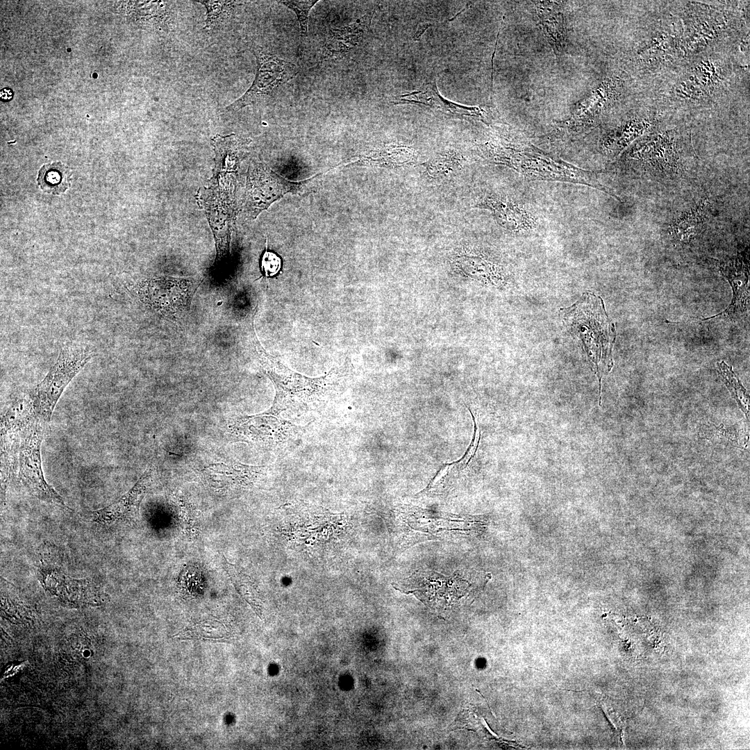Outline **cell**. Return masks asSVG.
<instances>
[{
  "label": "cell",
  "mask_w": 750,
  "mask_h": 750,
  "mask_svg": "<svg viewBox=\"0 0 750 750\" xmlns=\"http://www.w3.org/2000/svg\"><path fill=\"white\" fill-rule=\"evenodd\" d=\"M290 424L269 410L255 415L238 418L231 427L238 434L252 440H282L283 430Z\"/></svg>",
  "instance_id": "obj_15"
},
{
  "label": "cell",
  "mask_w": 750,
  "mask_h": 750,
  "mask_svg": "<svg viewBox=\"0 0 750 750\" xmlns=\"http://www.w3.org/2000/svg\"><path fill=\"white\" fill-rule=\"evenodd\" d=\"M153 481V469L147 468L136 483L119 499L109 506L92 512V519L100 524L131 522L138 517L142 499Z\"/></svg>",
  "instance_id": "obj_10"
},
{
  "label": "cell",
  "mask_w": 750,
  "mask_h": 750,
  "mask_svg": "<svg viewBox=\"0 0 750 750\" xmlns=\"http://www.w3.org/2000/svg\"><path fill=\"white\" fill-rule=\"evenodd\" d=\"M476 207L490 210L502 227L512 231H528L536 225L535 217L524 206L506 197L490 194Z\"/></svg>",
  "instance_id": "obj_12"
},
{
  "label": "cell",
  "mask_w": 750,
  "mask_h": 750,
  "mask_svg": "<svg viewBox=\"0 0 750 750\" xmlns=\"http://www.w3.org/2000/svg\"><path fill=\"white\" fill-rule=\"evenodd\" d=\"M228 635L226 626L216 620L202 621L189 626L176 635L181 639L222 640Z\"/></svg>",
  "instance_id": "obj_20"
},
{
  "label": "cell",
  "mask_w": 750,
  "mask_h": 750,
  "mask_svg": "<svg viewBox=\"0 0 750 750\" xmlns=\"http://www.w3.org/2000/svg\"><path fill=\"white\" fill-rule=\"evenodd\" d=\"M38 184L45 192L60 194L68 188L67 173L60 162L44 165L40 170Z\"/></svg>",
  "instance_id": "obj_19"
},
{
  "label": "cell",
  "mask_w": 750,
  "mask_h": 750,
  "mask_svg": "<svg viewBox=\"0 0 750 750\" xmlns=\"http://www.w3.org/2000/svg\"><path fill=\"white\" fill-rule=\"evenodd\" d=\"M91 358L89 349L76 344L68 343L61 349L56 362L29 394L39 419L44 422L51 420L65 389Z\"/></svg>",
  "instance_id": "obj_4"
},
{
  "label": "cell",
  "mask_w": 750,
  "mask_h": 750,
  "mask_svg": "<svg viewBox=\"0 0 750 750\" xmlns=\"http://www.w3.org/2000/svg\"><path fill=\"white\" fill-rule=\"evenodd\" d=\"M257 60V70L251 86L238 99L226 107L238 110L255 103L260 97L271 96L277 89L296 76V67L284 60L259 50L253 51Z\"/></svg>",
  "instance_id": "obj_8"
},
{
  "label": "cell",
  "mask_w": 750,
  "mask_h": 750,
  "mask_svg": "<svg viewBox=\"0 0 750 750\" xmlns=\"http://www.w3.org/2000/svg\"><path fill=\"white\" fill-rule=\"evenodd\" d=\"M295 12L300 26V35L302 38L308 37V22L310 11L318 2L317 0L309 1H278Z\"/></svg>",
  "instance_id": "obj_22"
},
{
  "label": "cell",
  "mask_w": 750,
  "mask_h": 750,
  "mask_svg": "<svg viewBox=\"0 0 750 750\" xmlns=\"http://www.w3.org/2000/svg\"><path fill=\"white\" fill-rule=\"evenodd\" d=\"M265 467L235 462L213 463L201 472V478L212 489L227 492L249 488L262 476Z\"/></svg>",
  "instance_id": "obj_9"
},
{
  "label": "cell",
  "mask_w": 750,
  "mask_h": 750,
  "mask_svg": "<svg viewBox=\"0 0 750 750\" xmlns=\"http://www.w3.org/2000/svg\"><path fill=\"white\" fill-rule=\"evenodd\" d=\"M197 2L204 5L207 10L205 28L208 29L219 22L220 19L227 12L233 3H234L233 1H198Z\"/></svg>",
  "instance_id": "obj_24"
},
{
  "label": "cell",
  "mask_w": 750,
  "mask_h": 750,
  "mask_svg": "<svg viewBox=\"0 0 750 750\" xmlns=\"http://www.w3.org/2000/svg\"><path fill=\"white\" fill-rule=\"evenodd\" d=\"M178 503L181 527L188 535L197 536L199 533L198 519L192 506L182 497L178 498Z\"/></svg>",
  "instance_id": "obj_23"
},
{
  "label": "cell",
  "mask_w": 750,
  "mask_h": 750,
  "mask_svg": "<svg viewBox=\"0 0 750 750\" xmlns=\"http://www.w3.org/2000/svg\"><path fill=\"white\" fill-rule=\"evenodd\" d=\"M394 103H412L423 106L456 118L474 117L486 122V112L483 108L466 106L456 103L442 97L435 82L426 84L423 89L400 96Z\"/></svg>",
  "instance_id": "obj_11"
},
{
  "label": "cell",
  "mask_w": 750,
  "mask_h": 750,
  "mask_svg": "<svg viewBox=\"0 0 750 750\" xmlns=\"http://www.w3.org/2000/svg\"><path fill=\"white\" fill-rule=\"evenodd\" d=\"M281 179L263 165L253 169L247 183V203L253 212L266 208L285 191Z\"/></svg>",
  "instance_id": "obj_14"
},
{
  "label": "cell",
  "mask_w": 750,
  "mask_h": 750,
  "mask_svg": "<svg viewBox=\"0 0 750 750\" xmlns=\"http://www.w3.org/2000/svg\"><path fill=\"white\" fill-rule=\"evenodd\" d=\"M43 421L38 417L22 431L18 453L19 483L34 497L67 508L62 498L45 481L41 460Z\"/></svg>",
  "instance_id": "obj_6"
},
{
  "label": "cell",
  "mask_w": 750,
  "mask_h": 750,
  "mask_svg": "<svg viewBox=\"0 0 750 750\" xmlns=\"http://www.w3.org/2000/svg\"><path fill=\"white\" fill-rule=\"evenodd\" d=\"M394 586L406 594H413L427 606L445 609L467 594L472 583L460 572L450 576L431 570L419 569Z\"/></svg>",
  "instance_id": "obj_7"
},
{
  "label": "cell",
  "mask_w": 750,
  "mask_h": 750,
  "mask_svg": "<svg viewBox=\"0 0 750 750\" xmlns=\"http://www.w3.org/2000/svg\"><path fill=\"white\" fill-rule=\"evenodd\" d=\"M253 344L265 373L272 381L276 395L271 412L307 410L322 403L344 383L345 367L333 368L326 374L310 378L294 372L269 354L258 339L255 330Z\"/></svg>",
  "instance_id": "obj_1"
},
{
  "label": "cell",
  "mask_w": 750,
  "mask_h": 750,
  "mask_svg": "<svg viewBox=\"0 0 750 750\" xmlns=\"http://www.w3.org/2000/svg\"><path fill=\"white\" fill-rule=\"evenodd\" d=\"M224 560L225 570L237 592L260 617L262 610V602L253 581L237 565L228 562L225 558Z\"/></svg>",
  "instance_id": "obj_16"
},
{
  "label": "cell",
  "mask_w": 750,
  "mask_h": 750,
  "mask_svg": "<svg viewBox=\"0 0 750 750\" xmlns=\"http://www.w3.org/2000/svg\"><path fill=\"white\" fill-rule=\"evenodd\" d=\"M415 158V151L410 147L393 145L372 151L362 160L377 165L396 167L410 164Z\"/></svg>",
  "instance_id": "obj_18"
},
{
  "label": "cell",
  "mask_w": 750,
  "mask_h": 750,
  "mask_svg": "<svg viewBox=\"0 0 750 750\" xmlns=\"http://www.w3.org/2000/svg\"><path fill=\"white\" fill-rule=\"evenodd\" d=\"M486 152L487 157L494 162L508 166L528 178L583 184L614 197L592 172L563 161L555 160L535 151H517L506 145L490 144Z\"/></svg>",
  "instance_id": "obj_3"
},
{
  "label": "cell",
  "mask_w": 750,
  "mask_h": 750,
  "mask_svg": "<svg viewBox=\"0 0 750 750\" xmlns=\"http://www.w3.org/2000/svg\"><path fill=\"white\" fill-rule=\"evenodd\" d=\"M721 270L731 285L733 299L730 306L724 311L703 320L717 317L735 318L747 309L749 298L748 265L738 256L722 264Z\"/></svg>",
  "instance_id": "obj_13"
},
{
  "label": "cell",
  "mask_w": 750,
  "mask_h": 750,
  "mask_svg": "<svg viewBox=\"0 0 750 750\" xmlns=\"http://www.w3.org/2000/svg\"><path fill=\"white\" fill-rule=\"evenodd\" d=\"M462 160L460 153L449 150L428 161L425 166L429 176L433 178L445 177L460 169Z\"/></svg>",
  "instance_id": "obj_21"
},
{
  "label": "cell",
  "mask_w": 750,
  "mask_h": 750,
  "mask_svg": "<svg viewBox=\"0 0 750 750\" xmlns=\"http://www.w3.org/2000/svg\"><path fill=\"white\" fill-rule=\"evenodd\" d=\"M537 3L538 16L541 19L547 35L557 51H561L565 40L563 18L553 2Z\"/></svg>",
  "instance_id": "obj_17"
},
{
  "label": "cell",
  "mask_w": 750,
  "mask_h": 750,
  "mask_svg": "<svg viewBox=\"0 0 750 750\" xmlns=\"http://www.w3.org/2000/svg\"><path fill=\"white\" fill-rule=\"evenodd\" d=\"M12 91L11 89L6 88L1 90L0 97L2 100H10L12 97Z\"/></svg>",
  "instance_id": "obj_26"
},
{
  "label": "cell",
  "mask_w": 750,
  "mask_h": 750,
  "mask_svg": "<svg viewBox=\"0 0 750 750\" xmlns=\"http://www.w3.org/2000/svg\"><path fill=\"white\" fill-rule=\"evenodd\" d=\"M261 271L266 277L276 275L281 268V259L276 253L265 250L261 259Z\"/></svg>",
  "instance_id": "obj_25"
},
{
  "label": "cell",
  "mask_w": 750,
  "mask_h": 750,
  "mask_svg": "<svg viewBox=\"0 0 750 750\" xmlns=\"http://www.w3.org/2000/svg\"><path fill=\"white\" fill-rule=\"evenodd\" d=\"M201 282L192 278H153L138 283L134 290L142 303L165 317L176 320L189 312Z\"/></svg>",
  "instance_id": "obj_5"
},
{
  "label": "cell",
  "mask_w": 750,
  "mask_h": 750,
  "mask_svg": "<svg viewBox=\"0 0 750 750\" xmlns=\"http://www.w3.org/2000/svg\"><path fill=\"white\" fill-rule=\"evenodd\" d=\"M560 312L567 331L581 341L601 383L602 376L612 367V350L616 338L615 325L606 313L602 299L586 292Z\"/></svg>",
  "instance_id": "obj_2"
}]
</instances>
